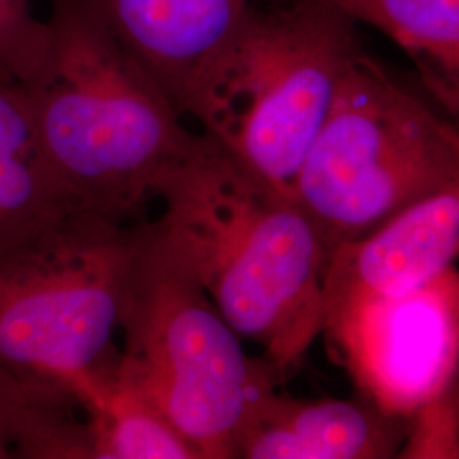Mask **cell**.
Wrapping results in <instances>:
<instances>
[{
    "mask_svg": "<svg viewBox=\"0 0 459 459\" xmlns=\"http://www.w3.org/2000/svg\"><path fill=\"white\" fill-rule=\"evenodd\" d=\"M459 261V182L424 197L358 240L333 248L325 312L409 293Z\"/></svg>",
    "mask_w": 459,
    "mask_h": 459,
    "instance_id": "cell-9",
    "label": "cell"
},
{
    "mask_svg": "<svg viewBox=\"0 0 459 459\" xmlns=\"http://www.w3.org/2000/svg\"><path fill=\"white\" fill-rule=\"evenodd\" d=\"M0 459H91L82 402L0 358Z\"/></svg>",
    "mask_w": 459,
    "mask_h": 459,
    "instance_id": "cell-13",
    "label": "cell"
},
{
    "mask_svg": "<svg viewBox=\"0 0 459 459\" xmlns=\"http://www.w3.org/2000/svg\"><path fill=\"white\" fill-rule=\"evenodd\" d=\"M459 182V128L368 53L352 60L293 195L328 252Z\"/></svg>",
    "mask_w": 459,
    "mask_h": 459,
    "instance_id": "cell-5",
    "label": "cell"
},
{
    "mask_svg": "<svg viewBox=\"0 0 459 459\" xmlns=\"http://www.w3.org/2000/svg\"><path fill=\"white\" fill-rule=\"evenodd\" d=\"M155 199L162 212L150 227L230 327L259 345L281 375L293 371L325 316L330 252L310 214L206 134Z\"/></svg>",
    "mask_w": 459,
    "mask_h": 459,
    "instance_id": "cell-1",
    "label": "cell"
},
{
    "mask_svg": "<svg viewBox=\"0 0 459 459\" xmlns=\"http://www.w3.org/2000/svg\"><path fill=\"white\" fill-rule=\"evenodd\" d=\"M411 419L369 400H298L278 390L252 417L235 459L398 458Z\"/></svg>",
    "mask_w": 459,
    "mask_h": 459,
    "instance_id": "cell-11",
    "label": "cell"
},
{
    "mask_svg": "<svg viewBox=\"0 0 459 459\" xmlns=\"http://www.w3.org/2000/svg\"><path fill=\"white\" fill-rule=\"evenodd\" d=\"M361 51L356 21L327 0L255 5L212 66L193 119L247 169L293 195Z\"/></svg>",
    "mask_w": 459,
    "mask_h": 459,
    "instance_id": "cell-4",
    "label": "cell"
},
{
    "mask_svg": "<svg viewBox=\"0 0 459 459\" xmlns=\"http://www.w3.org/2000/svg\"><path fill=\"white\" fill-rule=\"evenodd\" d=\"M398 458H459L458 417L453 392L411 417Z\"/></svg>",
    "mask_w": 459,
    "mask_h": 459,
    "instance_id": "cell-16",
    "label": "cell"
},
{
    "mask_svg": "<svg viewBox=\"0 0 459 459\" xmlns=\"http://www.w3.org/2000/svg\"><path fill=\"white\" fill-rule=\"evenodd\" d=\"M390 38L434 108L459 128V0H327Z\"/></svg>",
    "mask_w": 459,
    "mask_h": 459,
    "instance_id": "cell-12",
    "label": "cell"
},
{
    "mask_svg": "<svg viewBox=\"0 0 459 459\" xmlns=\"http://www.w3.org/2000/svg\"><path fill=\"white\" fill-rule=\"evenodd\" d=\"M453 398H455V409H456V417H458V430H459V379L453 390Z\"/></svg>",
    "mask_w": 459,
    "mask_h": 459,
    "instance_id": "cell-17",
    "label": "cell"
},
{
    "mask_svg": "<svg viewBox=\"0 0 459 459\" xmlns=\"http://www.w3.org/2000/svg\"><path fill=\"white\" fill-rule=\"evenodd\" d=\"M87 218L96 216L83 212L39 145L26 89L0 81V267L39 255Z\"/></svg>",
    "mask_w": 459,
    "mask_h": 459,
    "instance_id": "cell-10",
    "label": "cell"
},
{
    "mask_svg": "<svg viewBox=\"0 0 459 459\" xmlns=\"http://www.w3.org/2000/svg\"><path fill=\"white\" fill-rule=\"evenodd\" d=\"M48 66L24 87L49 165L85 213L132 227L165 176L196 153L170 99L77 0H51Z\"/></svg>",
    "mask_w": 459,
    "mask_h": 459,
    "instance_id": "cell-2",
    "label": "cell"
},
{
    "mask_svg": "<svg viewBox=\"0 0 459 459\" xmlns=\"http://www.w3.org/2000/svg\"><path fill=\"white\" fill-rule=\"evenodd\" d=\"M48 21L34 16L30 0H0V81L31 87L47 72Z\"/></svg>",
    "mask_w": 459,
    "mask_h": 459,
    "instance_id": "cell-15",
    "label": "cell"
},
{
    "mask_svg": "<svg viewBox=\"0 0 459 459\" xmlns=\"http://www.w3.org/2000/svg\"><path fill=\"white\" fill-rule=\"evenodd\" d=\"M322 333L362 398L411 419L458 383L459 271L403 295L332 308Z\"/></svg>",
    "mask_w": 459,
    "mask_h": 459,
    "instance_id": "cell-7",
    "label": "cell"
},
{
    "mask_svg": "<svg viewBox=\"0 0 459 459\" xmlns=\"http://www.w3.org/2000/svg\"><path fill=\"white\" fill-rule=\"evenodd\" d=\"M77 2L106 24L187 117L195 116L216 58L255 7V0Z\"/></svg>",
    "mask_w": 459,
    "mask_h": 459,
    "instance_id": "cell-8",
    "label": "cell"
},
{
    "mask_svg": "<svg viewBox=\"0 0 459 459\" xmlns=\"http://www.w3.org/2000/svg\"><path fill=\"white\" fill-rule=\"evenodd\" d=\"M115 377L143 396L201 459H235L237 446L282 375L250 358L193 271L142 220L119 308Z\"/></svg>",
    "mask_w": 459,
    "mask_h": 459,
    "instance_id": "cell-3",
    "label": "cell"
},
{
    "mask_svg": "<svg viewBox=\"0 0 459 459\" xmlns=\"http://www.w3.org/2000/svg\"><path fill=\"white\" fill-rule=\"evenodd\" d=\"M91 459H201L164 413L111 377L83 400Z\"/></svg>",
    "mask_w": 459,
    "mask_h": 459,
    "instance_id": "cell-14",
    "label": "cell"
},
{
    "mask_svg": "<svg viewBox=\"0 0 459 459\" xmlns=\"http://www.w3.org/2000/svg\"><path fill=\"white\" fill-rule=\"evenodd\" d=\"M132 230L87 218L39 255L0 267V358L81 402L113 377Z\"/></svg>",
    "mask_w": 459,
    "mask_h": 459,
    "instance_id": "cell-6",
    "label": "cell"
}]
</instances>
